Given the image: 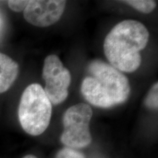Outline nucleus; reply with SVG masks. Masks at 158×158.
Returning a JSON list of instances; mask_svg holds the SVG:
<instances>
[{"mask_svg":"<svg viewBox=\"0 0 158 158\" xmlns=\"http://www.w3.org/2000/svg\"><path fill=\"white\" fill-rule=\"evenodd\" d=\"M149 33L143 23L124 20L114 27L104 40L108 64L120 72L133 73L141 64L140 51L149 42Z\"/></svg>","mask_w":158,"mask_h":158,"instance_id":"1","label":"nucleus"},{"mask_svg":"<svg viewBox=\"0 0 158 158\" xmlns=\"http://www.w3.org/2000/svg\"><path fill=\"white\" fill-rule=\"evenodd\" d=\"M81 92L85 100L99 108H108L123 103L130 94L127 77L108 63L94 60L87 67Z\"/></svg>","mask_w":158,"mask_h":158,"instance_id":"2","label":"nucleus"},{"mask_svg":"<svg viewBox=\"0 0 158 158\" xmlns=\"http://www.w3.org/2000/svg\"><path fill=\"white\" fill-rule=\"evenodd\" d=\"M52 104L39 84L29 85L23 91L19 106V119L23 130L31 135L44 133L50 124Z\"/></svg>","mask_w":158,"mask_h":158,"instance_id":"3","label":"nucleus"},{"mask_svg":"<svg viewBox=\"0 0 158 158\" xmlns=\"http://www.w3.org/2000/svg\"><path fill=\"white\" fill-rule=\"evenodd\" d=\"M92 114V109L86 103H78L69 108L63 115L64 131L60 138L62 143L71 149H80L89 145L92 142L89 123Z\"/></svg>","mask_w":158,"mask_h":158,"instance_id":"4","label":"nucleus"},{"mask_svg":"<svg viewBox=\"0 0 158 158\" xmlns=\"http://www.w3.org/2000/svg\"><path fill=\"white\" fill-rule=\"evenodd\" d=\"M43 78L45 83L43 89L51 103L59 105L64 102L68 96L71 75L56 55H49L45 59Z\"/></svg>","mask_w":158,"mask_h":158,"instance_id":"5","label":"nucleus"},{"mask_svg":"<svg viewBox=\"0 0 158 158\" xmlns=\"http://www.w3.org/2000/svg\"><path fill=\"white\" fill-rule=\"evenodd\" d=\"M66 3V1L62 0L29 1L23 10V17L27 22L35 27H49L60 19Z\"/></svg>","mask_w":158,"mask_h":158,"instance_id":"6","label":"nucleus"},{"mask_svg":"<svg viewBox=\"0 0 158 158\" xmlns=\"http://www.w3.org/2000/svg\"><path fill=\"white\" fill-rule=\"evenodd\" d=\"M19 67L16 62L0 52V94L5 92L16 80Z\"/></svg>","mask_w":158,"mask_h":158,"instance_id":"7","label":"nucleus"},{"mask_svg":"<svg viewBox=\"0 0 158 158\" xmlns=\"http://www.w3.org/2000/svg\"><path fill=\"white\" fill-rule=\"evenodd\" d=\"M122 2L146 14L152 13L157 5V2L152 0H127Z\"/></svg>","mask_w":158,"mask_h":158,"instance_id":"8","label":"nucleus"},{"mask_svg":"<svg viewBox=\"0 0 158 158\" xmlns=\"http://www.w3.org/2000/svg\"><path fill=\"white\" fill-rule=\"evenodd\" d=\"M157 93H158V85L157 83H155L152 87L148 93L147 98L144 100V104L147 108L150 109L157 110L158 102H157Z\"/></svg>","mask_w":158,"mask_h":158,"instance_id":"9","label":"nucleus"},{"mask_svg":"<svg viewBox=\"0 0 158 158\" xmlns=\"http://www.w3.org/2000/svg\"><path fill=\"white\" fill-rule=\"evenodd\" d=\"M56 158H85V156L77 150L66 147L59 150Z\"/></svg>","mask_w":158,"mask_h":158,"instance_id":"10","label":"nucleus"},{"mask_svg":"<svg viewBox=\"0 0 158 158\" xmlns=\"http://www.w3.org/2000/svg\"><path fill=\"white\" fill-rule=\"evenodd\" d=\"M28 3L29 1L27 0H10L7 2L10 8L15 12L23 11Z\"/></svg>","mask_w":158,"mask_h":158,"instance_id":"11","label":"nucleus"},{"mask_svg":"<svg viewBox=\"0 0 158 158\" xmlns=\"http://www.w3.org/2000/svg\"><path fill=\"white\" fill-rule=\"evenodd\" d=\"M23 158H37L34 155H26L23 157Z\"/></svg>","mask_w":158,"mask_h":158,"instance_id":"12","label":"nucleus"}]
</instances>
